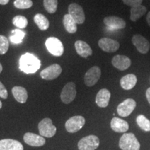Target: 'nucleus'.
Returning a JSON list of instances; mask_svg holds the SVG:
<instances>
[{"label":"nucleus","instance_id":"f257e3e1","mask_svg":"<svg viewBox=\"0 0 150 150\" xmlns=\"http://www.w3.org/2000/svg\"><path fill=\"white\" fill-rule=\"evenodd\" d=\"M41 63L36 56L30 53H26L20 57V67L26 74L35 73L40 67Z\"/></svg>","mask_w":150,"mask_h":150},{"label":"nucleus","instance_id":"f03ea898","mask_svg":"<svg viewBox=\"0 0 150 150\" xmlns=\"http://www.w3.org/2000/svg\"><path fill=\"white\" fill-rule=\"evenodd\" d=\"M119 147L122 150H139L140 142L132 133H125L120 139Z\"/></svg>","mask_w":150,"mask_h":150},{"label":"nucleus","instance_id":"7ed1b4c3","mask_svg":"<svg viewBox=\"0 0 150 150\" xmlns=\"http://www.w3.org/2000/svg\"><path fill=\"white\" fill-rule=\"evenodd\" d=\"M38 130L40 135L46 138H52L56 133V127L52 123L50 118H44L38 124Z\"/></svg>","mask_w":150,"mask_h":150},{"label":"nucleus","instance_id":"20e7f679","mask_svg":"<svg viewBox=\"0 0 150 150\" xmlns=\"http://www.w3.org/2000/svg\"><path fill=\"white\" fill-rule=\"evenodd\" d=\"M45 45L50 53L55 56H61L64 52L63 43L55 37H50L47 39Z\"/></svg>","mask_w":150,"mask_h":150},{"label":"nucleus","instance_id":"39448f33","mask_svg":"<svg viewBox=\"0 0 150 150\" xmlns=\"http://www.w3.org/2000/svg\"><path fill=\"white\" fill-rule=\"evenodd\" d=\"M86 123V120L83 116L76 115L73 116L68 119L65 122V127L67 132L76 133L81 130Z\"/></svg>","mask_w":150,"mask_h":150},{"label":"nucleus","instance_id":"423d86ee","mask_svg":"<svg viewBox=\"0 0 150 150\" xmlns=\"http://www.w3.org/2000/svg\"><path fill=\"white\" fill-rule=\"evenodd\" d=\"M99 145V139L95 135H90L81 138L78 142L79 150H95Z\"/></svg>","mask_w":150,"mask_h":150},{"label":"nucleus","instance_id":"0eeeda50","mask_svg":"<svg viewBox=\"0 0 150 150\" xmlns=\"http://www.w3.org/2000/svg\"><path fill=\"white\" fill-rule=\"evenodd\" d=\"M76 95V85L73 82H69L63 87L61 93V101L65 104L72 102Z\"/></svg>","mask_w":150,"mask_h":150},{"label":"nucleus","instance_id":"6e6552de","mask_svg":"<svg viewBox=\"0 0 150 150\" xmlns=\"http://www.w3.org/2000/svg\"><path fill=\"white\" fill-rule=\"evenodd\" d=\"M136 107V102L133 99H127L118 105L117 112L121 117H128Z\"/></svg>","mask_w":150,"mask_h":150},{"label":"nucleus","instance_id":"1a4fd4ad","mask_svg":"<svg viewBox=\"0 0 150 150\" xmlns=\"http://www.w3.org/2000/svg\"><path fill=\"white\" fill-rule=\"evenodd\" d=\"M68 14L74 19L76 24H81L85 22L86 16L83 9L78 4L72 3L69 5Z\"/></svg>","mask_w":150,"mask_h":150},{"label":"nucleus","instance_id":"9d476101","mask_svg":"<svg viewBox=\"0 0 150 150\" xmlns=\"http://www.w3.org/2000/svg\"><path fill=\"white\" fill-rule=\"evenodd\" d=\"M101 76V70L98 66H93L86 72L84 76L86 86L91 87L97 83Z\"/></svg>","mask_w":150,"mask_h":150},{"label":"nucleus","instance_id":"9b49d317","mask_svg":"<svg viewBox=\"0 0 150 150\" xmlns=\"http://www.w3.org/2000/svg\"><path fill=\"white\" fill-rule=\"evenodd\" d=\"M61 72V67L59 64H53L41 71L40 75L43 79L54 80L59 77Z\"/></svg>","mask_w":150,"mask_h":150},{"label":"nucleus","instance_id":"f8f14e48","mask_svg":"<svg viewBox=\"0 0 150 150\" xmlns=\"http://www.w3.org/2000/svg\"><path fill=\"white\" fill-rule=\"evenodd\" d=\"M132 43L140 54H146L149 52L150 44L145 37L140 34H136L132 37Z\"/></svg>","mask_w":150,"mask_h":150},{"label":"nucleus","instance_id":"ddd939ff","mask_svg":"<svg viewBox=\"0 0 150 150\" xmlns=\"http://www.w3.org/2000/svg\"><path fill=\"white\" fill-rule=\"evenodd\" d=\"M98 45L104 52L112 53L117 51L120 48V43L117 40L109 38H103L98 42Z\"/></svg>","mask_w":150,"mask_h":150},{"label":"nucleus","instance_id":"4468645a","mask_svg":"<svg viewBox=\"0 0 150 150\" xmlns=\"http://www.w3.org/2000/svg\"><path fill=\"white\" fill-rule=\"evenodd\" d=\"M23 138L26 144L32 147H41L45 144V139L44 137L33 134V133H26L24 135Z\"/></svg>","mask_w":150,"mask_h":150},{"label":"nucleus","instance_id":"2eb2a0df","mask_svg":"<svg viewBox=\"0 0 150 150\" xmlns=\"http://www.w3.org/2000/svg\"><path fill=\"white\" fill-rule=\"evenodd\" d=\"M112 65L117 70H126L131 66V61L129 57L124 55H116L112 58Z\"/></svg>","mask_w":150,"mask_h":150},{"label":"nucleus","instance_id":"dca6fc26","mask_svg":"<svg viewBox=\"0 0 150 150\" xmlns=\"http://www.w3.org/2000/svg\"><path fill=\"white\" fill-rule=\"evenodd\" d=\"M105 25L112 29H122L126 27V22L119 17L108 16L104 19Z\"/></svg>","mask_w":150,"mask_h":150},{"label":"nucleus","instance_id":"f3484780","mask_svg":"<svg viewBox=\"0 0 150 150\" xmlns=\"http://www.w3.org/2000/svg\"><path fill=\"white\" fill-rule=\"evenodd\" d=\"M110 98V93L108 90L106 88L101 89L97 94L95 102L99 107H107Z\"/></svg>","mask_w":150,"mask_h":150},{"label":"nucleus","instance_id":"a211bd4d","mask_svg":"<svg viewBox=\"0 0 150 150\" xmlns=\"http://www.w3.org/2000/svg\"><path fill=\"white\" fill-rule=\"evenodd\" d=\"M0 150H24V147L16 140L3 139L0 140Z\"/></svg>","mask_w":150,"mask_h":150},{"label":"nucleus","instance_id":"6ab92c4d","mask_svg":"<svg viewBox=\"0 0 150 150\" xmlns=\"http://www.w3.org/2000/svg\"><path fill=\"white\" fill-rule=\"evenodd\" d=\"M74 47L77 54L81 57L88 58L93 54V50H92L91 46L84 41H76L74 43Z\"/></svg>","mask_w":150,"mask_h":150},{"label":"nucleus","instance_id":"aec40b11","mask_svg":"<svg viewBox=\"0 0 150 150\" xmlns=\"http://www.w3.org/2000/svg\"><path fill=\"white\" fill-rule=\"evenodd\" d=\"M110 127L117 133H125L129 130V125L127 121L115 117L110 121Z\"/></svg>","mask_w":150,"mask_h":150},{"label":"nucleus","instance_id":"412c9836","mask_svg":"<svg viewBox=\"0 0 150 150\" xmlns=\"http://www.w3.org/2000/svg\"><path fill=\"white\" fill-rule=\"evenodd\" d=\"M137 76L134 74H129L124 76L120 79V86L124 90L129 91L134 88L137 83Z\"/></svg>","mask_w":150,"mask_h":150},{"label":"nucleus","instance_id":"4be33fe9","mask_svg":"<svg viewBox=\"0 0 150 150\" xmlns=\"http://www.w3.org/2000/svg\"><path fill=\"white\" fill-rule=\"evenodd\" d=\"M12 93L17 102L21 104L26 103L28 99L27 90L21 86H15L12 88Z\"/></svg>","mask_w":150,"mask_h":150},{"label":"nucleus","instance_id":"5701e85b","mask_svg":"<svg viewBox=\"0 0 150 150\" xmlns=\"http://www.w3.org/2000/svg\"><path fill=\"white\" fill-rule=\"evenodd\" d=\"M63 23L65 30L69 33H74L77 31V26H76L77 24L74 21V19L70 16V15H65L63 19Z\"/></svg>","mask_w":150,"mask_h":150},{"label":"nucleus","instance_id":"b1692460","mask_svg":"<svg viewBox=\"0 0 150 150\" xmlns=\"http://www.w3.org/2000/svg\"><path fill=\"white\" fill-rule=\"evenodd\" d=\"M147 12V8L142 4L131 7L130 19L131 21L136 22L142 17Z\"/></svg>","mask_w":150,"mask_h":150},{"label":"nucleus","instance_id":"393cba45","mask_svg":"<svg viewBox=\"0 0 150 150\" xmlns=\"http://www.w3.org/2000/svg\"><path fill=\"white\" fill-rule=\"evenodd\" d=\"M33 20L41 31H46L50 27V22L44 15L40 13L36 14L34 16Z\"/></svg>","mask_w":150,"mask_h":150},{"label":"nucleus","instance_id":"a878e982","mask_svg":"<svg viewBox=\"0 0 150 150\" xmlns=\"http://www.w3.org/2000/svg\"><path fill=\"white\" fill-rule=\"evenodd\" d=\"M137 125L139 126V127L142 130L146 132L150 131V120H148L145 115H139L136 118Z\"/></svg>","mask_w":150,"mask_h":150},{"label":"nucleus","instance_id":"bb28decb","mask_svg":"<svg viewBox=\"0 0 150 150\" xmlns=\"http://www.w3.org/2000/svg\"><path fill=\"white\" fill-rule=\"evenodd\" d=\"M25 36V33L20 29H14L12 31V35L10 36L11 42L13 44L21 43Z\"/></svg>","mask_w":150,"mask_h":150},{"label":"nucleus","instance_id":"cd10ccee","mask_svg":"<svg viewBox=\"0 0 150 150\" xmlns=\"http://www.w3.org/2000/svg\"><path fill=\"white\" fill-rule=\"evenodd\" d=\"M43 5L49 13H56L58 7V0H43Z\"/></svg>","mask_w":150,"mask_h":150},{"label":"nucleus","instance_id":"c85d7f7f","mask_svg":"<svg viewBox=\"0 0 150 150\" xmlns=\"http://www.w3.org/2000/svg\"><path fill=\"white\" fill-rule=\"evenodd\" d=\"M13 24L20 29H24L27 27L28 20L24 16H16L13 19Z\"/></svg>","mask_w":150,"mask_h":150},{"label":"nucleus","instance_id":"c756f323","mask_svg":"<svg viewBox=\"0 0 150 150\" xmlns=\"http://www.w3.org/2000/svg\"><path fill=\"white\" fill-rule=\"evenodd\" d=\"M13 4L18 9H28L33 6V1L31 0H16Z\"/></svg>","mask_w":150,"mask_h":150},{"label":"nucleus","instance_id":"7c9ffc66","mask_svg":"<svg viewBox=\"0 0 150 150\" xmlns=\"http://www.w3.org/2000/svg\"><path fill=\"white\" fill-rule=\"evenodd\" d=\"M9 47L8 40L4 35H0V54H5Z\"/></svg>","mask_w":150,"mask_h":150},{"label":"nucleus","instance_id":"2f4dec72","mask_svg":"<svg viewBox=\"0 0 150 150\" xmlns=\"http://www.w3.org/2000/svg\"><path fill=\"white\" fill-rule=\"evenodd\" d=\"M122 1L125 4L131 7L140 5L142 2V0H122Z\"/></svg>","mask_w":150,"mask_h":150},{"label":"nucleus","instance_id":"473e14b6","mask_svg":"<svg viewBox=\"0 0 150 150\" xmlns=\"http://www.w3.org/2000/svg\"><path fill=\"white\" fill-rule=\"evenodd\" d=\"M0 97L4 99L8 97V91L1 81H0Z\"/></svg>","mask_w":150,"mask_h":150},{"label":"nucleus","instance_id":"72a5a7b5","mask_svg":"<svg viewBox=\"0 0 150 150\" xmlns=\"http://www.w3.org/2000/svg\"><path fill=\"white\" fill-rule=\"evenodd\" d=\"M146 97H147V99L148 102L150 104V88H149L146 91Z\"/></svg>","mask_w":150,"mask_h":150},{"label":"nucleus","instance_id":"f704fd0d","mask_svg":"<svg viewBox=\"0 0 150 150\" xmlns=\"http://www.w3.org/2000/svg\"><path fill=\"white\" fill-rule=\"evenodd\" d=\"M9 2V0H0V4L6 5Z\"/></svg>","mask_w":150,"mask_h":150},{"label":"nucleus","instance_id":"c9c22d12","mask_svg":"<svg viewBox=\"0 0 150 150\" xmlns=\"http://www.w3.org/2000/svg\"><path fill=\"white\" fill-rule=\"evenodd\" d=\"M147 24H148V25L150 27V11L149 13H148V14H147Z\"/></svg>","mask_w":150,"mask_h":150},{"label":"nucleus","instance_id":"e433bc0d","mask_svg":"<svg viewBox=\"0 0 150 150\" xmlns=\"http://www.w3.org/2000/svg\"><path fill=\"white\" fill-rule=\"evenodd\" d=\"M2 70H3V67H2V65H1V63H0V73L2 72Z\"/></svg>","mask_w":150,"mask_h":150},{"label":"nucleus","instance_id":"4c0bfd02","mask_svg":"<svg viewBox=\"0 0 150 150\" xmlns=\"http://www.w3.org/2000/svg\"><path fill=\"white\" fill-rule=\"evenodd\" d=\"M1 107H2V103H1V101H0V109H1Z\"/></svg>","mask_w":150,"mask_h":150}]
</instances>
